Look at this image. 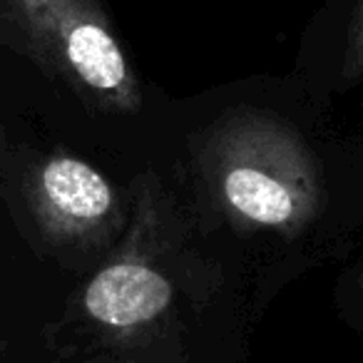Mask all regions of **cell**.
<instances>
[{
  "label": "cell",
  "mask_w": 363,
  "mask_h": 363,
  "mask_svg": "<svg viewBox=\"0 0 363 363\" xmlns=\"http://www.w3.org/2000/svg\"><path fill=\"white\" fill-rule=\"evenodd\" d=\"M202 167L217 207L247 232L294 239L326 204L313 152L296 130L267 112L227 115L209 132Z\"/></svg>",
  "instance_id": "1"
},
{
  "label": "cell",
  "mask_w": 363,
  "mask_h": 363,
  "mask_svg": "<svg viewBox=\"0 0 363 363\" xmlns=\"http://www.w3.org/2000/svg\"><path fill=\"white\" fill-rule=\"evenodd\" d=\"M0 40L95 110H140L142 85L97 0H0Z\"/></svg>",
  "instance_id": "2"
},
{
  "label": "cell",
  "mask_w": 363,
  "mask_h": 363,
  "mask_svg": "<svg viewBox=\"0 0 363 363\" xmlns=\"http://www.w3.org/2000/svg\"><path fill=\"white\" fill-rule=\"evenodd\" d=\"M160 214L150 194L137 202L132 227L122 247L95 272L82 291V311L92 323L117 338L137 336L157 323L172 306L174 286L155 257V227Z\"/></svg>",
  "instance_id": "3"
},
{
  "label": "cell",
  "mask_w": 363,
  "mask_h": 363,
  "mask_svg": "<svg viewBox=\"0 0 363 363\" xmlns=\"http://www.w3.org/2000/svg\"><path fill=\"white\" fill-rule=\"evenodd\" d=\"M26 202L48 242L90 249L122 227L120 197L102 172L65 152L40 160L26 182Z\"/></svg>",
  "instance_id": "4"
},
{
  "label": "cell",
  "mask_w": 363,
  "mask_h": 363,
  "mask_svg": "<svg viewBox=\"0 0 363 363\" xmlns=\"http://www.w3.org/2000/svg\"><path fill=\"white\" fill-rule=\"evenodd\" d=\"M363 75V3L358 6L353 16L351 30H348V48H346V62H343V77L348 82Z\"/></svg>",
  "instance_id": "5"
},
{
  "label": "cell",
  "mask_w": 363,
  "mask_h": 363,
  "mask_svg": "<svg viewBox=\"0 0 363 363\" xmlns=\"http://www.w3.org/2000/svg\"><path fill=\"white\" fill-rule=\"evenodd\" d=\"M3 348H6V341H3V338H0V351H3Z\"/></svg>",
  "instance_id": "6"
}]
</instances>
